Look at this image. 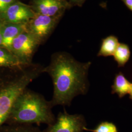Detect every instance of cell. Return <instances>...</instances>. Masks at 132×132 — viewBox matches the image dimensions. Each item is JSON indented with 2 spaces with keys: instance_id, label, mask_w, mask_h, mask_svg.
<instances>
[{
  "instance_id": "cell-1",
  "label": "cell",
  "mask_w": 132,
  "mask_h": 132,
  "mask_svg": "<svg viewBox=\"0 0 132 132\" xmlns=\"http://www.w3.org/2000/svg\"><path fill=\"white\" fill-rule=\"evenodd\" d=\"M90 62H80L65 52L53 53L44 72L51 76L53 86L52 107L70 106L77 95H85L89 88L88 73Z\"/></svg>"
},
{
  "instance_id": "cell-2",
  "label": "cell",
  "mask_w": 132,
  "mask_h": 132,
  "mask_svg": "<svg viewBox=\"0 0 132 132\" xmlns=\"http://www.w3.org/2000/svg\"><path fill=\"white\" fill-rule=\"evenodd\" d=\"M44 72V67L33 63L0 69V127L5 124L19 95Z\"/></svg>"
},
{
  "instance_id": "cell-3",
  "label": "cell",
  "mask_w": 132,
  "mask_h": 132,
  "mask_svg": "<svg viewBox=\"0 0 132 132\" xmlns=\"http://www.w3.org/2000/svg\"><path fill=\"white\" fill-rule=\"evenodd\" d=\"M52 108L50 101L27 88L16 99L5 124L49 125L56 119Z\"/></svg>"
},
{
  "instance_id": "cell-4",
  "label": "cell",
  "mask_w": 132,
  "mask_h": 132,
  "mask_svg": "<svg viewBox=\"0 0 132 132\" xmlns=\"http://www.w3.org/2000/svg\"><path fill=\"white\" fill-rule=\"evenodd\" d=\"M40 45L30 33L25 31L13 40L10 51L23 65H26L32 63L33 56Z\"/></svg>"
},
{
  "instance_id": "cell-5",
  "label": "cell",
  "mask_w": 132,
  "mask_h": 132,
  "mask_svg": "<svg viewBox=\"0 0 132 132\" xmlns=\"http://www.w3.org/2000/svg\"><path fill=\"white\" fill-rule=\"evenodd\" d=\"M60 19V17L35 14L27 23V31L41 45L51 35Z\"/></svg>"
},
{
  "instance_id": "cell-6",
  "label": "cell",
  "mask_w": 132,
  "mask_h": 132,
  "mask_svg": "<svg viewBox=\"0 0 132 132\" xmlns=\"http://www.w3.org/2000/svg\"><path fill=\"white\" fill-rule=\"evenodd\" d=\"M86 128V122L83 115L71 114L65 110L58 113L55 121L42 132H83Z\"/></svg>"
},
{
  "instance_id": "cell-7",
  "label": "cell",
  "mask_w": 132,
  "mask_h": 132,
  "mask_svg": "<svg viewBox=\"0 0 132 132\" xmlns=\"http://www.w3.org/2000/svg\"><path fill=\"white\" fill-rule=\"evenodd\" d=\"M35 15L30 5L17 0L0 14V20L5 23H27Z\"/></svg>"
},
{
  "instance_id": "cell-8",
  "label": "cell",
  "mask_w": 132,
  "mask_h": 132,
  "mask_svg": "<svg viewBox=\"0 0 132 132\" xmlns=\"http://www.w3.org/2000/svg\"><path fill=\"white\" fill-rule=\"evenodd\" d=\"M30 5L35 14L60 18L71 7L67 0H31Z\"/></svg>"
},
{
  "instance_id": "cell-9",
  "label": "cell",
  "mask_w": 132,
  "mask_h": 132,
  "mask_svg": "<svg viewBox=\"0 0 132 132\" xmlns=\"http://www.w3.org/2000/svg\"><path fill=\"white\" fill-rule=\"evenodd\" d=\"M26 24L4 23L2 28L3 47L10 50L14 39L20 34L27 31Z\"/></svg>"
},
{
  "instance_id": "cell-10",
  "label": "cell",
  "mask_w": 132,
  "mask_h": 132,
  "mask_svg": "<svg viewBox=\"0 0 132 132\" xmlns=\"http://www.w3.org/2000/svg\"><path fill=\"white\" fill-rule=\"evenodd\" d=\"M132 83L130 82L125 78L122 72H119L117 75L112 88V94H117L120 98H122L129 94L132 87Z\"/></svg>"
},
{
  "instance_id": "cell-11",
  "label": "cell",
  "mask_w": 132,
  "mask_h": 132,
  "mask_svg": "<svg viewBox=\"0 0 132 132\" xmlns=\"http://www.w3.org/2000/svg\"><path fill=\"white\" fill-rule=\"evenodd\" d=\"M119 44L118 38L113 35L104 38L102 40L97 56L107 57L113 55Z\"/></svg>"
},
{
  "instance_id": "cell-12",
  "label": "cell",
  "mask_w": 132,
  "mask_h": 132,
  "mask_svg": "<svg viewBox=\"0 0 132 132\" xmlns=\"http://www.w3.org/2000/svg\"><path fill=\"white\" fill-rule=\"evenodd\" d=\"M23 65L10 51L3 47H0V69L16 68Z\"/></svg>"
},
{
  "instance_id": "cell-13",
  "label": "cell",
  "mask_w": 132,
  "mask_h": 132,
  "mask_svg": "<svg viewBox=\"0 0 132 132\" xmlns=\"http://www.w3.org/2000/svg\"><path fill=\"white\" fill-rule=\"evenodd\" d=\"M118 67H122L128 61L130 57V50L129 46L123 43H119L113 55Z\"/></svg>"
},
{
  "instance_id": "cell-14",
  "label": "cell",
  "mask_w": 132,
  "mask_h": 132,
  "mask_svg": "<svg viewBox=\"0 0 132 132\" xmlns=\"http://www.w3.org/2000/svg\"><path fill=\"white\" fill-rule=\"evenodd\" d=\"M0 132H42V131L32 125L4 124L0 127Z\"/></svg>"
},
{
  "instance_id": "cell-15",
  "label": "cell",
  "mask_w": 132,
  "mask_h": 132,
  "mask_svg": "<svg viewBox=\"0 0 132 132\" xmlns=\"http://www.w3.org/2000/svg\"><path fill=\"white\" fill-rule=\"evenodd\" d=\"M85 130L93 132H118L117 127L113 123L107 121L100 123L94 129H89L86 127Z\"/></svg>"
},
{
  "instance_id": "cell-16",
  "label": "cell",
  "mask_w": 132,
  "mask_h": 132,
  "mask_svg": "<svg viewBox=\"0 0 132 132\" xmlns=\"http://www.w3.org/2000/svg\"><path fill=\"white\" fill-rule=\"evenodd\" d=\"M17 0H0V14Z\"/></svg>"
},
{
  "instance_id": "cell-17",
  "label": "cell",
  "mask_w": 132,
  "mask_h": 132,
  "mask_svg": "<svg viewBox=\"0 0 132 132\" xmlns=\"http://www.w3.org/2000/svg\"><path fill=\"white\" fill-rule=\"evenodd\" d=\"M86 0H67L71 6H81L84 4Z\"/></svg>"
},
{
  "instance_id": "cell-18",
  "label": "cell",
  "mask_w": 132,
  "mask_h": 132,
  "mask_svg": "<svg viewBox=\"0 0 132 132\" xmlns=\"http://www.w3.org/2000/svg\"><path fill=\"white\" fill-rule=\"evenodd\" d=\"M4 24V22L0 20V47H3V35H2V28Z\"/></svg>"
},
{
  "instance_id": "cell-19",
  "label": "cell",
  "mask_w": 132,
  "mask_h": 132,
  "mask_svg": "<svg viewBox=\"0 0 132 132\" xmlns=\"http://www.w3.org/2000/svg\"><path fill=\"white\" fill-rule=\"evenodd\" d=\"M128 8L132 11V0H122Z\"/></svg>"
},
{
  "instance_id": "cell-20",
  "label": "cell",
  "mask_w": 132,
  "mask_h": 132,
  "mask_svg": "<svg viewBox=\"0 0 132 132\" xmlns=\"http://www.w3.org/2000/svg\"><path fill=\"white\" fill-rule=\"evenodd\" d=\"M129 94L130 95V98L132 100V87H131V88L130 89V90L129 93Z\"/></svg>"
},
{
  "instance_id": "cell-21",
  "label": "cell",
  "mask_w": 132,
  "mask_h": 132,
  "mask_svg": "<svg viewBox=\"0 0 132 132\" xmlns=\"http://www.w3.org/2000/svg\"></svg>"
}]
</instances>
